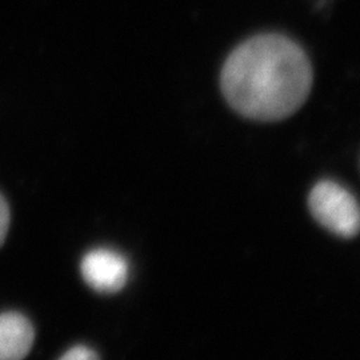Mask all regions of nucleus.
<instances>
[{"instance_id":"nucleus-1","label":"nucleus","mask_w":360,"mask_h":360,"mask_svg":"<svg viewBox=\"0 0 360 360\" xmlns=\"http://www.w3.org/2000/svg\"><path fill=\"white\" fill-rule=\"evenodd\" d=\"M312 65L303 49L284 35L262 34L238 46L221 68V92L247 119L278 122L309 98Z\"/></svg>"},{"instance_id":"nucleus-5","label":"nucleus","mask_w":360,"mask_h":360,"mask_svg":"<svg viewBox=\"0 0 360 360\" xmlns=\"http://www.w3.org/2000/svg\"><path fill=\"white\" fill-rule=\"evenodd\" d=\"M59 360H101L96 351L87 346L70 348Z\"/></svg>"},{"instance_id":"nucleus-2","label":"nucleus","mask_w":360,"mask_h":360,"mask_svg":"<svg viewBox=\"0 0 360 360\" xmlns=\"http://www.w3.org/2000/svg\"><path fill=\"white\" fill-rule=\"evenodd\" d=\"M309 212L328 231L354 238L360 226L359 205L355 196L333 180L316 183L309 196Z\"/></svg>"},{"instance_id":"nucleus-3","label":"nucleus","mask_w":360,"mask_h":360,"mask_svg":"<svg viewBox=\"0 0 360 360\" xmlns=\"http://www.w3.org/2000/svg\"><path fill=\"white\" fill-rule=\"evenodd\" d=\"M80 272L94 291L111 295L122 291L129 282V260L112 248H94L82 259Z\"/></svg>"},{"instance_id":"nucleus-6","label":"nucleus","mask_w":360,"mask_h":360,"mask_svg":"<svg viewBox=\"0 0 360 360\" xmlns=\"http://www.w3.org/2000/svg\"><path fill=\"white\" fill-rule=\"evenodd\" d=\"M8 227H10V208L4 196L0 193V245H3L6 240Z\"/></svg>"},{"instance_id":"nucleus-4","label":"nucleus","mask_w":360,"mask_h":360,"mask_svg":"<svg viewBox=\"0 0 360 360\" xmlns=\"http://www.w3.org/2000/svg\"><path fill=\"white\" fill-rule=\"evenodd\" d=\"M35 340V330L19 312L0 314V360H23Z\"/></svg>"}]
</instances>
